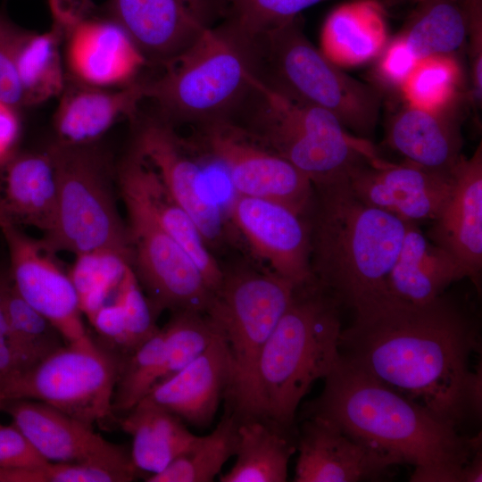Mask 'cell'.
Returning a JSON list of instances; mask_svg holds the SVG:
<instances>
[{
  "instance_id": "38",
  "label": "cell",
  "mask_w": 482,
  "mask_h": 482,
  "mask_svg": "<svg viewBox=\"0 0 482 482\" xmlns=\"http://www.w3.org/2000/svg\"><path fill=\"white\" fill-rule=\"evenodd\" d=\"M461 75L453 55L430 56L417 62L400 88L407 104L439 109L457 101Z\"/></svg>"
},
{
  "instance_id": "12",
  "label": "cell",
  "mask_w": 482,
  "mask_h": 482,
  "mask_svg": "<svg viewBox=\"0 0 482 482\" xmlns=\"http://www.w3.org/2000/svg\"><path fill=\"white\" fill-rule=\"evenodd\" d=\"M197 129L200 147L226 169L236 195L277 202L307 215L313 186L292 163L231 122Z\"/></svg>"
},
{
  "instance_id": "3",
  "label": "cell",
  "mask_w": 482,
  "mask_h": 482,
  "mask_svg": "<svg viewBox=\"0 0 482 482\" xmlns=\"http://www.w3.org/2000/svg\"><path fill=\"white\" fill-rule=\"evenodd\" d=\"M307 220L313 278L353 311L381 298L407 222L361 201L348 177L313 187Z\"/></svg>"
},
{
  "instance_id": "40",
  "label": "cell",
  "mask_w": 482,
  "mask_h": 482,
  "mask_svg": "<svg viewBox=\"0 0 482 482\" xmlns=\"http://www.w3.org/2000/svg\"><path fill=\"white\" fill-rule=\"evenodd\" d=\"M114 298L124 315L128 354L159 329L155 324L157 313L144 293L132 267L124 276Z\"/></svg>"
},
{
  "instance_id": "33",
  "label": "cell",
  "mask_w": 482,
  "mask_h": 482,
  "mask_svg": "<svg viewBox=\"0 0 482 482\" xmlns=\"http://www.w3.org/2000/svg\"><path fill=\"white\" fill-rule=\"evenodd\" d=\"M238 420L226 411L213 430L196 437L163 470L146 478L147 482H210L235 455Z\"/></svg>"
},
{
  "instance_id": "6",
  "label": "cell",
  "mask_w": 482,
  "mask_h": 482,
  "mask_svg": "<svg viewBox=\"0 0 482 482\" xmlns=\"http://www.w3.org/2000/svg\"><path fill=\"white\" fill-rule=\"evenodd\" d=\"M255 78L291 101L327 110L353 135L368 139L378 122V89L345 73L314 46L301 15L253 36Z\"/></svg>"
},
{
  "instance_id": "32",
  "label": "cell",
  "mask_w": 482,
  "mask_h": 482,
  "mask_svg": "<svg viewBox=\"0 0 482 482\" xmlns=\"http://www.w3.org/2000/svg\"><path fill=\"white\" fill-rule=\"evenodd\" d=\"M468 0H417L397 36L418 62L436 55H453L466 43Z\"/></svg>"
},
{
  "instance_id": "49",
  "label": "cell",
  "mask_w": 482,
  "mask_h": 482,
  "mask_svg": "<svg viewBox=\"0 0 482 482\" xmlns=\"http://www.w3.org/2000/svg\"><path fill=\"white\" fill-rule=\"evenodd\" d=\"M482 370L479 364L475 371H470L468 383V406L470 415L481 416Z\"/></svg>"
},
{
  "instance_id": "8",
  "label": "cell",
  "mask_w": 482,
  "mask_h": 482,
  "mask_svg": "<svg viewBox=\"0 0 482 482\" xmlns=\"http://www.w3.org/2000/svg\"><path fill=\"white\" fill-rule=\"evenodd\" d=\"M46 150L55 170L57 204L53 226L40 239L45 247L75 255L100 249L130 253L113 191L115 172L106 153L97 142L54 141Z\"/></svg>"
},
{
  "instance_id": "34",
  "label": "cell",
  "mask_w": 482,
  "mask_h": 482,
  "mask_svg": "<svg viewBox=\"0 0 482 482\" xmlns=\"http://www.w3.org/2000/svg\"><path fill=\"white\" fill-rule=\"evenodd\" d=\"M130 267L131 253L129 252L100 249L75 255L68 274L80 311L88 321L102 306L114 298Z\"/></svg>"
},
{
  "instance_id": "39",
  "label": "cell",
  "mask_w": 482,
  "mask_h": 482,
  "mask_svg": "<svg viewBox=\"0 0 482 482\" xmlns=\"http://www.w3.org/2000/svg\"><path fill=\"white\" fill-rule=\"evenodd\" d=\"M328 0H226L225 20L248 36L276 28Z\"/></svg>"
},
{
  "instance_id": "52",
  "label": "cell",
  "mask_w": 482,
  "mask_h": 482,
  "mask_svg": "<svg viewBox=\"0 0 482 482\" xmlns=\"http://www.w3.org/2000/svg\"><path fill=\"white\" fill-rule=\"evenodd\" d=\"M5 398L2 395H0V408L3 406Z\"/></svg>"
},
{
  "instance_id": "18",
  "label": "cell",
  "mask_w": 482,
  "mask_h": 482,
  "mask_svg": "<svg viewBox=\"0 0 482 482\" xmlns=\"http://www.w3.org/2000/svg\"><path fill=\"white\" fill-rule=\"evenodd\" d=\"M134 147L195 221L208 246L219 244L224 234L222 213L204 194L201 168L187 154L184 140L174 127L157 117L145 120L138 129Z\"/></svg>"
},
{
  "instance_id": "14",
  "label": "cell",
  "mask_w": 482,
  "mask_h": 482,
  "mask_svg": "<svg viewBox=\"0 0 482 482\" xmlns=\"http://www.w3.org/2000/svg\"><path fill=\"white\" fill-rule=\"evenodd\" d=\"M0 231L9 253V273L23 299L62 335L65 344L92 339L72 282L41 243L22 228L0 218Z\"/></svg>"
},
{
  "instance_id": "15",
  "label": "cell",
  "mask_w": 482,
  "mask_h": 482,
  "mask_svg": "<svg viewBox=\"0 0 482 482\" xmlns=\"http://www.w3.org/2000/svg\"><path fill=\"white\" fill-rule=\"evenodd\" d=\"M2 408L49 461L106 469L121 475L127 482L138 474L130 452L104 438L93 425L35 400H6Z\"/></svg>"
},
{
  "instance_id": "42",
  "label": "cell",
  "mask_w": 482,
  "mask_h": 482,
  "mask_svg": "<svg viewBox=\"0 0 482 482\" xmlns=\"http://www.w3.org/2000/svg\"><path fill=\"white\" fill-rule=\"evenodd\" d=\"M18 27L0 11V100L20 109L25 107V101L13 60Z\"/></svg>"
},
{
  "instance_id": "50",
  "label": "cell",
  "mask_w": 482,
  "mask_h": 482,
  "mask_svg": "<svg viewBox=\"0 0 482 482\" xmlns=\"http://www.w3.org/2000/svg\"><path fill=\"white\" fill-rule=\"evenodd\" d=\"M482 481V457L481 448L478 449L466 466L461 474V482H481Z\"/></svg>"
},
{
  "instance_id": "43",
  "label": "cell",
  "mask_w": 482,
  "mask_h": 482,
  "mask_svg": "<svg viewBox=\"0 0 482 482\" xmlns=\"http://www.w3.org/2000/svg\"><path fill=\"white\" fill-rule=\"evenodd\" d=\"M14 425H0V469L32 468L47 462Z\"/></svg>"
},
{
  "instance_id": "9",
  "label": "cell",
  "mask_w": 482,
  "mask_h": 482,
  "mask_svg": "<svg viewBox=\"0 0 482 482\" xmlns=\"http://www.w3.org/2000/svg\"><path fill=\"white\" fill-rule=\"evenodd\" d=\"M295 286L268 268L223 270L207 311L228 346L232 380L227 411L256 417L255 383L262 351L288 306Z\"/></svg>"
},
{
  "instance_id": "28",
  "label": "cell",
  "mask_w": 482,
  "mask_h": 482,
  "mask_svg": "<svg viewBox=\"0 0 482 482\" xmlns=\"http://www.w3.org/2000/svg\"><path fill=\"white\" fill-rule=\"evenodd\" d=\"M387 30L383 8L374 0H354L333 9L320 33V51L339 67L372 60L385 49Z\"/></svg>"
},
{
  "instance_id": "44",
  "label": "cell",
  "mask_w": 482,
  "mask_h": 482,
  "mask_svg": "<svg viewBox=\"0 0 482 482\" xmlns=\"http://www.w3.org/2000/svg\"><path fill=\"white\" fill-rule=\"evenodd\" d=\"M470 77L471 100L478 107L482 100V0H468Z\"/></svg>"
},
{
  "instance_id": "4",
  "label": "cell",
  "mask_w": 482,
  "mask_h": 482,
  "mask_svg": "<svg viewBox=\"0 0 482 482\" xmlns=\"http://www.w3.org/2000/svg\"><path fill=\"white\" fill-rule=\"evenodd\" d=\"M341 307L315 279L295 287L259 359L256 417L292 429L300 402L339 360Z\"/></svg>"
},
{
  "instance_id": "1",
  "label": "cell",
  "mask_w": 482,
  "mask_h": 482,
  "mask_svg": "<svg viewBox=\"0 0 482 482\" xmlns=\"http://www.w3.org/2000/svg\"><path fill=\"white\" fill-rule=\"evenodd\" d=\"M354 312L340 355L457 427L470 415V357L480 350L478 322L444 294L424 304L382 297Z\"/></svg>"
},
{
  "instance_id": "27",
  "label": "cell",
  "mask_w": 482,
  "mask_h": 482,
  "mask_svg": "<svg viewBox=\"0 0 482 482\" xmlns=\"http://www.w3.org/2000/svg\"><path fill=\"white\" fill-rule=\"evenodd\" d=\"M466 277L464 268L452 254L426 237L417 224L407 222L382 297L424 304L442 295L453 282Z\"/></svg>"
},
{
  "instance_id": "24",
  "label": "cell",
  "mask_w": 482,
  "mask_h": 482,
  "mask_svg": "<svg viewBox=\"0 0 482 482\" xmlns=\"http://www.w3.org/2000/svg\"><path fill=\"white\" fill-rule=\"evenodd\" d=\"M54 115V129L60 143H96L121 118L135 119L145 100L144 81L104 88L66 79Z\"/></svg>"
},
{
  "instance_id": "21",
  "label": "cell",
  "mask_w": 482,
  "mask_h": 482,
  "mask_svg": "<svg viewBox=\"0 0 482 482\" xmlns=\"http://www.w3.org/2000/svg\"><path fill=\"white\" fill-rule=\"evenodd\" d=\"M232 380L228 346L220 334L196 359L158 381L141 401L162 408L184 423L203 428L213 421Z\"/></svg>"
},
{
  "instance_id": "20",
  "label": "cell",
  "mask_w": 482,
  "mask_h": 482,
  "mask_svg": "<svg viewBox=\"0 0 482 482\" xmlns=\"http://www.w3.org/2000/svg\"><path fill=\"white\" fill-rule=\"evenodd\" d=\"M296 449L295 482L374 480L391 466L401 464L396 458L354 440L336 425L315 417L305 418Z\"/></svg>"
},
{
  "instance_id": "25",
  "label": "cell",
  "mask_w": 482,
  "mask_h": 482,
  "mask_svg": "<svg viewBox=\"0 0 482 482\" xmlns=\"http://www.w3.org/2000/svg\"><path fill=\"white\" fill-rule=\"evenodd\" d=\"M457 101L439 109L407 104L390 120L386 141L405 161L453 175L463 157Z\"/></svg>"
},
{
  "instance_id": "17",
  "label": "cell",
  "mask_w": 482,
  "mask_h": 482,
  "mask_svg": "<svg viewBox=\"0 0 482 482\" xmlns=\"http://www.w3.org/2000/svg\"><path fill=\"white\" fill-rule=\"evenodd\" d=\"M353 194L363 203L404 222L433 220L448 197L453 175L413 162L392 163L380 157L362 162L348 173Z\"/></svg>"
},
{
  "instance_id": "19",
  "label": "cell",
  "mask_w": 482,
  "mask_h": 482,
  "mask_svg": "<svg viewBox=\"0 0 482 482\" xmlns=\"http://www.w3.org/2000/svg\"><path fill=\"white\" fill-rule=\"evenodd\" d=\"M63 45L66 78L88 86H127L147 65L123 28L109 18L79 21L65 31Z\"/></svg>"
},
{
  "instance_id": "26",
  "label": "cell",
  "mask_w": 482,
  "mask_h": 482,
  "mask_svg": "<svg viewBox=\"0 0 482 482\" xmlns=\"http://www.w3.org/2000/svg\"><path fill=\"white\" fill-rule=\"evenodd\" d=\"M57 204V181L47 152H17L0 169V218L47 233Z\"/></svg>"
},
{
  "instance_id": "31",
  "label": "cell",
  "mask_w": 482,
  "mask_h": 482,
  "mask_svg": "<svg viewBox=\"0 0 482 482\" xmlns=\"http://www.w3.org/2000/svg\"><path fill=\"white\" fill-rule=\"evenodd\" d=\"M65 31L57 24L37 32L18 27L13 40V60L25 106L59 96L66 84L62 46Z\"/></svg>"
},
{
  "instance_id": "30",
  "label": "cell",
  "mask_w": 482,
  "mask_h": 482,
  "mask_svg": "<svg viewBox=\"0 0 482 482\" xmlns=\"http://www.w3.org/2000/svg\"><path fill=\"white\" fill-rule=\"evenodd\" d=\"M118 421L132 437L130 456L137 473H145L146 478L163 470L196 437L179 418L145 402Z\"/></svg>"
},
{
  "instance_id": "5",
  "label": "cell",
  "mask_w": 482,
  "mask_h": 482,
  "mask_svg": "<svg viewBox=\"0 0 482 482\" xmlns=\"http://www.w3.org/2000/svg\"><path fill=\"white\" fill-rule=\"evenodd\" d=\"M164 70L144 81L157 118L173 127L230 121L256 82L253 37L223 19Z\"/></svg>"
},
{
  "instance_id": "10",
  "label": "cell",
  "mask_w": 482,
  "mask_h": 482,
  "mask_svg": "<svg viewBox=\"0 0 482 482\" xmlns=\"http://www.w3.org/2000/svg\"><path fill=\"white\" fill-rule=\"evenodd\" d=\"M120 362L93 339L64 344L20 377L5 401L35 400L87 424L104 423L114 417Z\"/></svg>"
},
{
  "instance_id": "29",
  "label": "cell",
  "mask_w": 482,
  "mask_h": 482,
  "mask_svg": "<svg viewBox=\"0 0 482 482\" xmlns=\"http://www.w3.org/2000/svg\"><path fill=\"white\" fill-rule=\"evenodd\" d=\"M291 429L259 417L238 420L236 461L220 482H285L297 444Z\"/></svg>"
},
{
  "instance_id": "47",
  "label": "cell",
  "mask_w": 482,
  "mask_h": 482,
  "mask_svg": "<svg viewBox=\"0 0 482 482\" xmlns=\"http://www.w3.org/2000/svg\"><path fill=\"white\" fill-rule=\"evenodd\" d=\"M53 22L68 30L79 21L93 17V0H48Z\"/></svg>"
},
{
  "instance_id": "16",
  "label": "cell",
  "mask_w": 482,
  "mask_h": 482,
  "mask_svg": "<svg viewBox=\"0 0 482 482\" xmlns=\"http://www.w3.org/2000/svg\"><path fill=\"white\" fill-rule=\"evenodd\" d=\"M231 220L253 254L295 287L312 282L307 215L270 200L236 195Z\"/></svg>"
},
{
  "instance_id": "51",
  "label": "cell",
  "mask_w": 482,
  "mask_h": 482,
  "mask_svg": "<svg viewBox=\"0 0 482 482\" xmlns=\"http://www.w3.org/2000/svg\"><path fill=\"white\" fill-rule=\"evenodd\" d=\"M8 268L0 269V336L7 339L10 332L6 303L4 297V280Z\"/></svg>"
},
{
  "instance_id": "11",
  "label": "cell",
  "mask_w": 482,
  "mask_h": 482,
  "mask_svg": "<svg viewBox=\"0 0 482 482\" xmlns=\"http://www.w3.org/2000/svg\"><path fill=\"white\" fill-rule=\"evenodd\" d=\"M120 195L127 212L132 268L155 312L206 313L213 293L194 262L139 203Z\"/></svg>"
},
{
  "instance_id": "37",
  "label": "cell",
  "mask_w": 482,
  "mask_h": 482,
  "mask_svg": "<svg viewBox=\"0 0 482 482\" xmlns=\"http://www.w3.org/2000/svg\"><path fill=\"white\" fill-rule=\"evenodd\" d=\"M162 328L164 357L160 380L196 359L220 334L207 313L195 311L172 312L170 320Z\"/></svg>"
},
{
  "instance_id": "41",
  "label": "cell",
  "mask_w": 482,
  "mask_h": 482,
  "mask_svg": "<svg viewBox=\"0 0 482 482\" xmlns=\"http://www.w3.org/2000/svg\"><path fill=\"white\" fill-rule=\"evenodd\" d=\"M0 482H127L120 474L103 468L47 461L22 469H0Z\"/></svg>"
},
{
  "instance_id": "13",
  "label": "cell",
  "mask_w": 482,
  "mask_h": 482,
  "mask_svg": "<svg viewBox=\"0 0 482 482\" xmlns=\"http://www.w3.org/2000/svg\"><path fill=\"white\" fill-rule=\"evenodd\" d=\"M108 18L120 25L148 64L164 69L186 54L220 19L226 0H109Z\"/></svg>"
},
{
  "instance_id": "35",
  "label": "cell",
  "mask_w": 482,
  "mask_h": 482,
  "mask_svg": "<svg viewBox=\"0 0 482 482\" xmlns=\"http://www.w3.org/2000/svg\"><path fill=\"white\" fill-rule=\"evenodd\" d=\"M4 297L10 328L7 340L26 373L65 342L59 331L20 295L9 270Z\"/></svg>"
},
{
  "instance_id": "2",
  "label": "cell",
  "mask_w": 482,
  "mask_h": 482,
  "mask_svg": "<svg viewBox=\"0 0 482 482\" xmlns=\"http://www.w3.org/2000/svg\"><path fill=\"white\" fill-rule=\"evenodd\" d=\"M304 418L327 420L354 440L411 464V481L461 482L463 468L481 446L428 409L353 365L341 355L324 378Z\"/></svg>"
},
{
  "instance_id": "46",
  "label": "cell",
  "mask_w": 482,
  "mask_h": 482,
  "mask_svg": "<svg viewBox=\"0 0 482 482\" xmlns=\"http://www.w3.org/2000/svg\"><path fill=\"white\" fill-rule=\"evenodd\" d=\"M19 110L0 100V169L18 152L21 135Z\"/></svg>"
},
{
  "instance_id": "7",
  "label": "cell",
  "mask_w": 482,
  "mask_h": 482,
  "mask_svg": "<svg viewBox=\"0 0 482 482\" xmlns=\"http://www.w3.org/2000/svg\"><path fill=\"white\" fill-rule=\"evenodd\" d=\"M231 123L292 163L313 187L348 177L357 165L379 157L371 142L331 112L287 99L257 80Z\"/></svg>"
},
{
  "instance_id": "45",
  "label": "cell",
  "mask_w": 482,
  "mask_h": 482,
  "mask_svg": "<svg viewBox=\"0 0 482 482\" xmlns=\"http://www.w3.org/2000/svg\"><path fill=\"white\" fill-rule=\"evenodd\" d=\"M416 63L403 41L396 37L382 51L378 72L387 83L401 87Z\"/></svg>"
},
{
  "instance_id": "22",
  "label": "cell",
  "mask_w": 482,
  "mask_h": 482,
  "mask_svg": "<svg viewBox=\"0 0 482 482\" xmlns=\"http://www.w3.org/2000/svg\"><path fill=\"white\" fill-rule=\"evenodd\" d=\"M120 194L139 203L194 262L214 293L223 269L188 213L172 198L154 169L133 146L115 171Z\"/></svg>"
},
{
  "instance_id": "48",
  "label": "cell",
  "mask_w": 482,
  "mask_h": 482,
  "mask_svg": "<svg viewBox=\"0 0 482 482\" xmlns=\"http://www.w3.org/2000/svg\"><path fill=\"white\" fill-rule=\"evenodd\" d=\"M24 373L25 370L10 343L0 336V395L4 397L6 390Z\"/></svg>"
},
{
  "instance_id": "36",
  "label": "cell",
  "mask_w": 482,
  "mask_h": 482,
  "mask_svg": "<svg viewBox=\"0 0 482 482\" xmlns=\"http://www.w3.org/2000/svg\"><path fill=\"white\" fill-rule=\"evenodd\" d=\"M164 357L163 332L160 328L121 358L112 409L125 414L137 405L161 379Z\"/></svg>"
},
{
  "instance_id": "23",
  "label": "cell",
  "mask_w": 482,
  "mask_h": 482,
  "mask_svg": "<svg viewBox=\"0 0 482 482\" xmlns=\"http://www.w3.org/2000/svg\"><path fill=\"white\" fill-rule=\"evenodd\" d=\"M428 237L452 254L477 287L482 270V146L453 170L448 197Z\"/></svg>"
}]
</instances>
